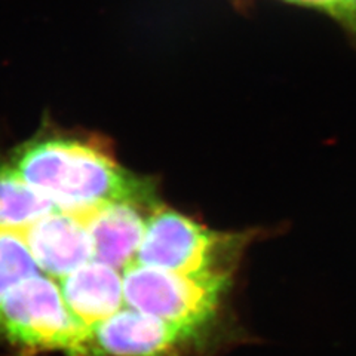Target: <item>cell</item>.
Wrapping results in <instances>:
<instances>
[{
	"mask_svg": "<svg viewBox=\"0 0 356 356\" xmlns=\"http://www.w3.org/2000/svg\"><path fill=\"white\" fill-rule=\"evenodd\" d=\"M200 332L137 309H120L89 330L83 356H183L197 346Z\"/></svg>",
	"mask_w": 356,
	"mask_h": 356,
	"instance_id": "cell-5",
	"label": "cell"
},
{
	"mask_svg": "<svg viewBox=\"0 0 356 356\" xmlns=\"http://www.w3.org/2000/svg\"><path fill=\"white\" fill-rule=\"evenodd\" d=\"M24 241L38 266L52 276L69 275L94 257L83 213L52 211L33 222Z\"/></svg>",
	"mask_w": 356,
	"mask_h": 356,
	"instance_id": "cell-6",
	"label": "cell"
},
{
	"mask_svg": "<svg viewBox=\"0 0 356 356\" xmlns=\"http://www.w3.org/2000/svg\"><path fill=\"white\" fill-rule=\"evenodd\" d=\"M55 209L51 197L29 186L10 166H0V230L30 227Z\"/></svg>",
	"mask_w": 356,
	"mask_h": 356,
	"instance_id": "cell-9",
	"label": "cell"
},
{
	"mask_svg": "<svg viewBox=\"0 0 356 356\" xmlns=\"http://www.w3.org/2000/svg\"><path fill=\"white\" fill-rule=\"evenodd\" d=\"M143 209L146 208L122 200L85 211L95 260L116 269L136 261L147 222Z\"/></svg>",
	"mask_w": 356,
	"mask_h": 356,
	"instance_id": "cell-7",
	"label": "cell"
},
{
	"mask_svg": "<svg viewBox=\"0 0 356 356\" xmlns=\"http://www.w3.org/2000/svg\"><path fill=\"white\" fill-rule=\"evenodd\" d=\"M61 293L73 316L89 330L125 303L122 275L116 267L99 260L88 261L65 275Z\"/></svg>",
	"mask_w": 356,
	"mask_h": 356,
	"instance_id": "cell-8",
	"label": "cell"
},
{
	"mask_svg": "<svg viewBox=\"0 0 356 356\" xmlns=\"http://www.w3.org/2000/svg\"><path fill=\"white\" fill-rule=\"evenodd\" d=\"M0 334L35 350H63L83 356L89 328L67 307L61 288L33 275L10 286L0 303Z\"/></svg>",
	"mask_w": 356,
	"mask_h": 356,
	"instance_id": "cell-3",
	"label": "cell"
},
{
	"mask_svg": "<svg viewBox=\"0 0 356 356\" xmlns=\"http://www.w3.org/2000/svg\"><path fill=\"white\" fill-rule=\"evenodd\" d=\"M10 168L70 213L122 200L147 209L158 207L149 181L120 168L98 143L64 132L47 129L22 144L14 153Z\"/></svg>",
	"mask_w": 356,
	"mask_h": 356,
	"instance_id": "cell-1",
	"label": "cell"
},
{
	"mask_svg": "<svg viewBox=\"0 0 356 356\" xmlns=\"http://www.w3.org/2000/svg\"><path fill=\"white\" fill-rule=\"evenodd\" d=\"M122 280L128 307L196 330L214 321L230 286V276L184 275L136 261Z\"/></svg>",
	"mask_w": 356,
	"mask_h": 356,
	"instance_id": "cell-4",
	"label": "cell"
},
{
	"mask_svg": "<svg viewBox=\"0 0 356 356\" xmlns=\"http://www.w3.org/2000/svg\"><path fill=\"white\" fill-rule=\"evenodd\" d=\"M285 3L309 8L328 15L346 31L356 44V0H281Z\"/></svg>",
	"mask_w": 356,
	"mask_h": 356,
	"instance_id": "cell-11",
	"label": "cell"
},
{
	"mask_svg": "<svg viewBox=\"0 0 356 356\" xmlns=\"http://www.w3.org/2000/svg\"><path fill=\"white\" fill-rule=\"evenodd\" d=\"M29 245L13 230H0V303L10 286L38 275Z\"/></svg>",
	"mask_w": 356,
	"mask_h": 356,
	"instance_id": "cell-10",
	"label": "cell"
},
{
	"mask_svg": "<svg viewBox=\"0 0 356 356\" xmlns=\"http://www.w3.org/2000/svg\"><path fill=\"white\" fill-rule=\"evenodd\" d=\"M247 235L211 230L158 205L147 217L136 263L193 276H230Z\"/></svg>",
	"mask_w": 356,
	"mask_h": 356,
	"instance_id": "cell-2",
	"label": "cell"
}]
</instances>
